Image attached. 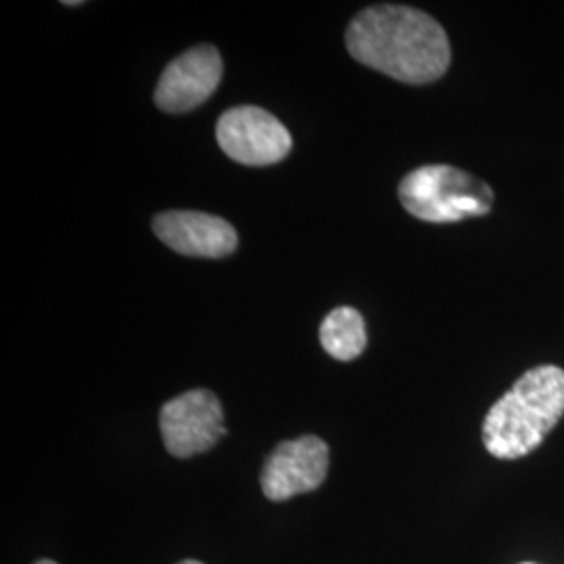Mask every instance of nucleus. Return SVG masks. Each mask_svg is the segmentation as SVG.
I'll list each match as a JSON object with an SVG mask.
<instances>
[{"mask_svg":"<svg viewBox=\"0 0 564 564\" xmlns=\"http://www.w3.org/2000/svg\"><path fill=\"white\" fill-rule=\"evenodd\" d=\"M351 57L393 80L429 84L449 67L452 51L444 28L429 13L403 4H375L349 23Z\"/></svg>","mask_w":564,"mask_h":564,"instance_id":"obj_1","label":"nucleus"},{"mask_svg":"<svg viewBox=\"0 0 564 564\" xmlns=\"http://www.w3.org/2000/svg\"><path fill=\"white\" fill-rule=\"evenodd\" d=\"M564 416V370L538 366L491 405L484 423L485 449L500 460H519L544 444Z\"/></svg>","mask_w":564,"mask_h":564,"instance_id":"obj_2","label":"nucleus"},{"mask_svg":"<svg viewBox=\"0 0 564 564\" xmlns=\"http://www.w3.org/2000/svg\"><path fill=\"white\" fill-rule=\"evenodd\" d=\"M398 193L403 209L423 223H463L494 207L491 186L452 165H423L410 172Z\"/></svg>","mask_w":564,"mask_h":564,"instance_id":"obj_3","label":"nucleus"},{"mask_svg":"<svg viewBox=\"0 0 564 564\" xmlns=\"http://www.w3.org/2000/svg\"><path fill=\"white\" fill-rule=\"evenodd\" d=\"M220 149L242 165H272L289 155V130L262 107L241 105L224 111L216 126Z\"/></svg>","mask_w":564,"mask_h":564,"instance_id":"obj_4","label":"nucleus"},{"mask_svg":"<svg viewBox=\"0 0 564 564\" xmlns=\"http://www.w3.org/2000/svg\"><path fill=\"white\" fill-rule=\"evenodd\" d=\"M160 429L163 444L172 456H197L212 449L226 433L223 403L207 389L186 391L163 403Z\"/></svg>","mask_w":564,"mask_h":564,"instance_id":"obj_5","label":"nucleus"},{"mask_svg":"<svg viewBox=\"0 0 564 564\" xmlns=\"http://www.w3.org/2000/svg\"><path fill=\"white\" fill-rule=\"evenodd\" d=\"M328 473V445L321 437L303 435L282 442L263 464V496L272 502H284L293 496L314 491Z\"/></svg>","mask_w":564,"mask_h":564,"instance_id":"obj_6","label":"nucleus"},{"mask_svg":"<svg viewBox=\"0 0 564 564\" xmlns=\"http://www.w3.org/2000/svg\"><path fill=\"white\" fill-rule=\"evenodd\" d=\"M223 57L216 46L199 44L163 69L155 102L165 113H186L207 101L223 80Z\"/></svg>","mask_w":564,"mask_h":564,"instance_id":"obj_7","label":"nucleus"},{"mask_svg":"<svg viewBox=\"0 0 564 564\" xmlns=\"http://www.w3.org/2000/svg\"><path fill=\"white\" fill-rule=\"evenodd\" d=\"M153 230L160 241L188 258L220 260L239 245L237 230L230 224L203 212H163L155 216Z\"/></svg>","mask_w":564,"mask_h":564,"instance_id":"obj_8","label":"nucleus"},{"mask_svg":"<svg viewBox=\"0 0 564 564\" xmlns=\"http://www.w3.org/2000/svg\"><path fill=\"white\" fill-rule=\"evenodd\" d=\"M324 351L339 362L360 358L366 349V326L362 314L354 307L333 310L321 326Z\"/></svg>","mask_w":564,"mask_h":564,"instance_id":"obj_9","label":"nucleus"},{"mask_svg":"<svg viewBox=\"0 0 564 564\" xmlns=\"http://www.w3.org/2000/svg\"><path fill=\"white\" fill-rule=\"evenodd\" d=\"M181 564H203V563H199V561H182Z\"/></svg>","mask_w":564,"mask_h":564,"instance_id":"obj_10","label":"nucleus"},{"mask_svg":"<svg viewBox=\"0 0 564 564\" xmlns=\"http://www.w3.org/2000/svg\"><path fill=\"white\" fill-rule=\"evenodd\" d=\"M36 564H57V563H53V561H41V563H36Z\"/></svg>","mask_w":564,"mask_h":564,"instance_id":"obj_11","label":"nucleus"},{"mask_svg":"<svg viewBox=\"0 0 564 564\" xmlns=\"http://www.w3.org/2000/svg\"><path fill=\"white\" fill-rule=\"evenodd\" d=\"M524 564H531V563H524Z\"/></svg>","mask_w":564,"mask_h":564,"instance_id":"obj_12","label":"nucleus"}]
</instances>
